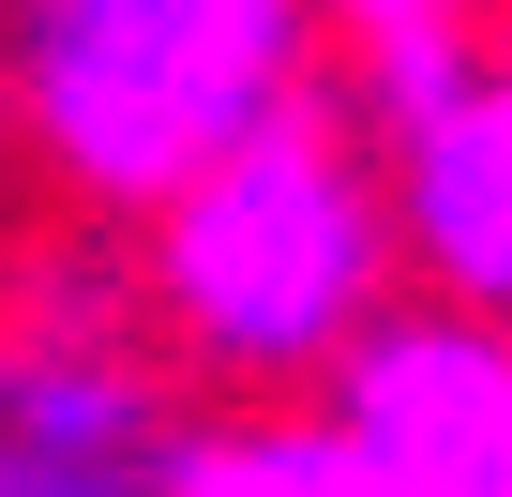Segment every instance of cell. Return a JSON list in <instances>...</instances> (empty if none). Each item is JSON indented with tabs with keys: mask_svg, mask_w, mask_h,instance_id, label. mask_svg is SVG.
<instances>
[{
	"mask_svg": "<svg viewBox=\"0 0 512 497\" xmlns=\"http://www.w3.org/2000/svg\"><path fill=\"white\" fill-rule=\"evenodd\" d=\"M407 272L392 226V151L347 106V76L287 91L256 136H226L166 211H151V317L181 332V362H211L226 392H287L332 377Z\"/></svg>",
	"mask_w": 512,
	"mask_h": 497,
	"instance_id": "cell-1",
	"label": "cell"
},
{
	"mask_svg": "<svg viewBox=\"0 0 512 497\" xmlns=\"http://www.w3.org/2000/svg\"><path fill=\"white\" fill-rule=\"evenodd\" d=\"M317 0H0L16 136L91 211H166L226 136L317 91Z\"/></svg>",
	"mask_w": 512,
	"mask_h": 497,
	"instance_id": "cell-2",
	"label": "cell"
},
{
	"mask_svg": "<svg viewBox=\"0 0 512 497\" xmlns=\"http://www.w3.org/2000/svg\"><path fill=\"white\" fill-rule=\"evenodd\" d=\"M317 407L362 452V497H512V317L392 302L317 377Z\"/></svg>",
	"mask_w": 512,
	"mask_h": 497,
	"instance_id": "cell-3",
	"label": "cell"
},
{
	"mask_svg": "<svg viewBox=\"0 0 512 497\" xmlns=\"http://www.w3.org/2000/svg\"><path fill=\"white\" fill-rule=\"evenodd\" d=\"M392 151V226H407V287L512 317V46H467L452 91L377 121Z\"/></svg>",
	"mask_w": 512,
	"mask_h": 497,
	"instance_id": "cell-4",
	"label": "cell"
},
{
	"mask_svg": "<svg viewBox=\"0 0 512 497\" xmlns=\"http://www.w3.org/2000/svg\"><path fill=\"white\" fill-rule=\"evenodd\" d=\"M166 482L181 497H362V452L332 437V407H272V422H181Z\"/></svg>",
	"mask_w": 512,
	"mask_h": 497,
	"instance_id": "cell-5",
	"label": "cell"
},
{
	"mask_svg": "<svg viewBox=\"0 0 512 497\" xmlns=\"http://www.w3.org/2000/svg\"><path fill=\"white\" fill-rule=\"evenodd\" d=\"M317 16L362 46V31H422V16H482V0H317Z\"/></svg>",
	"mask_w": 512,
	"mask_h": 497,
	"instance_id": "cell-6",
	"label": "cell"
},
{
	"mask_svg": "<svg viewBox=\"0 0 512 497\" xmlns=\"http://www.w3.org/2000/svg\"><path fill=\"white\" fill-rule=\"evenodd\" d=\"M0 136H16V46H0Z\"/></svg>",
	"mask_w": 512,
	"mask_h": 497,
	"instance_id": "cell-7",
	"label": "cell"
}]
</instances>
